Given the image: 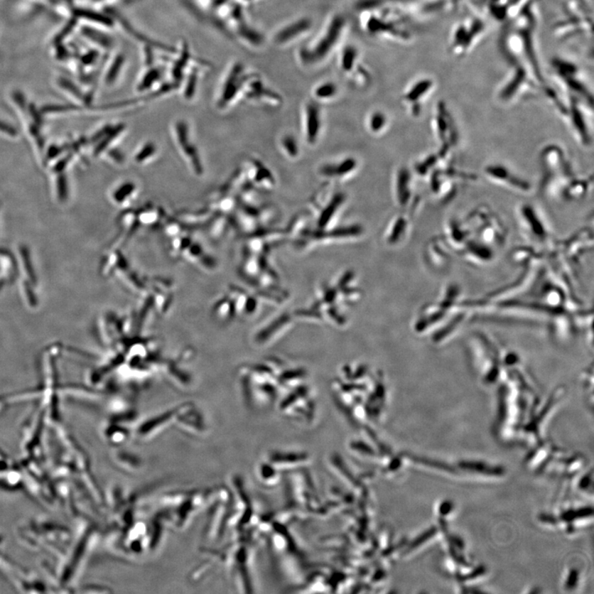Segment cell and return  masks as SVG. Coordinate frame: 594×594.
<instances>
[{
  "instance_id": "cell-14",
  "label": "cell",
  "mask_w": 594,
  "mask_h": 594,
  "mask_svg": "<svg viewBox=\"0 0 594 594\" xmlns=\"http://www.w3.org/2000/svg\"><path fill=\"white\" fill-rule=\"evenodd\" d=\"M396 198L401 207H408L411 202V174L406 168H401L397 172L396 178Z\"/></svg>"
},
{
  "instance_id": "cell-18",
  "label": "cell",
  "mask_w": 594,
  "mask_h": 594,
  "mask_svg": "<svg viewBox=\"0 0 594 594\" xmlns=\"http://www.w3.org/2000/svg\"><path fill=\"white\" fill-rule=\"evenodd\" d=\"M409 224V219L404 215H399L394 218L386 234L387 242L394 245L401 242L407 232Z\"/></svg>"
},
{
  "instance_id": "cell-2",
  "label": "cell",
  "mask_w": 594,
  "mask_h": 594,
  "mask_svg": "<svg viewBox=\"0 0 594 594\" xmlns=\"http://www.w3.org/2000/svg\"><path fill=\"white\" fill-rule=\"evenodd\" d=\"M431 130L439 146L437 151L443 163H453L454 148L458 145V133L452 115L444 102L435 107L431 121Z\"/></svg>"
},
{
  "instance_id": "cell-23",
  "label": "cell",
  "mask_w": 594,
  "mask_h": 594,
  "mask_svg": "<svg viewBox=\"0 0 594 594\" xmlns=\"http://www.w3.org/2000/svg\"><path fill=\"white\" fill-rule=\"evenodd\" d=\"M336 94L337 87L332 83L320 85L315 91L316 98L322 100L332 99Z\"/></svg>"
},
{
  "instance_id": "cell-8",
  "label": "cell",
  "mask_w": 594,
  "mask_h": 594,
  "mask_svg": "<svg viewBox=\"0 0 594 594\" xmlns=\"http://www.w3.org/2000/svg\"><path fill=\"white\" fill-rule=\"evenodd\" d=\"M568 102L565 116L568 124L580 144L590 146L592 142V126L588 124V117L583 109V104L570 97Z\"/></svg>"
},
{
  "instance_id": "cell-24",
  "label": "cell",
  "mask_w": 594,
  "mask_h": 594,
  "mask_svg": "<svg viewBox=\"0 0 594 594\" xmlns=\"http://www.w3.org/2000/svg\"><path fill=\"white\" fill-rule=\"evenodd\" d=\"M357 53L353 48H347L344 50L342 55L341 64L342 68L345 71L352 70L353 63H355Z\"/></svg>"
},
{
  "instance_id": "cell-15",
  "label": "cell",
  "mask_w": 594,
  "mask_h": 594,
  "mask_svg": "<svg viewBox=\"0 0 594 594\" xmlns=\"http://www.w3.org/2000/svg\"><path fill=\"white\" fill-rule=\"evenodd\" d=\"M357 161L355 158H347L345 161H342L336 163H330V165H325L322 166L320 170V173L323 177L330 178L335 179H342L357 170Z\"/></svg>"
},
{
  "instance_id": "cell-1",
  "label": "cell",
  "mask_w": 594,
  "mask_h": 594,
  "mask_svg": "<svg viewBox=\"0 0 594 594\" xmlns=\"http://www.w3.org/2000/svg\"><path fill=\"white\" fill-rule=\"evenodd\" d=\"M540 190L550 198H559L562 188L576 176L567 153L558 145H548L540 153Z\"/></svg>"
},
{
  "instance_id": "cell-6",
  "label": "cell",
  "mask_w": 594,
  "mask_h": 594,
  "mask_svg": "<svg viewBox=\"0 0 594 594\" xmlns=\"http://www.w3.org/2000/svg\"><path fill=\"white\" fill-rule=\"evenodd\" d=\"M484 174L489 181L509 191L519 193H529L531 191V186L529 181L501 163H491L486 166Z\"/></svg>"
},
{
  "instance_id": "cell-22",
  "label": "cell",
  "mask_w": 594,
  "mask_h": 594,
  "mask_svg": "<svg viewBox=\"0 0 594 594\" xmlns=\"http://www.w3.org/2000/svg\"><path fill=\"white\" fill-rule=\"evenodd\" d=\"M281 146L284 148L286 155L290 158H296L299 155L298 144L293 136H285L281 141Z\"/></svg>"
},
{
  "instance_id": "cell-5",
  "label": "cell",
  "mask_w": 594,
  "mask_h": 594,
  "mask_svg": "<svg viewBox=\"0 0 594 594\" xmlns=\"http://www.w3.org/2000/svg\"><path fill=\"white\" fill-rule=\"evenodd\" d=\"M555 68L561 80L568 90V95L593 109V95L585 84L578 79L576 66L570 61L563 59L553 60Z\"/></svg>"
},
{
  "instance_id": "cell-20",
  "label": "cell",
  "mask_w": 594,
  "mask_h": 594,
  "mask_svg": "<svg viewBox=\"0 0 594 594\" xmlns=\"http://www.w3.org/2000/svg\"><path fill=\"white\" fill-rule=\"evenodd\" d=\"M309 28L310 21H308V20H301V21L291 24L288 26V28L281 30V32L276 35V40L279 43H288L291 39L297 37V36H299L301 33L305 32V31Z\"/></svg>"
},
{
  "instance_id": "cell-13",
  "label": "cell",
  "mask_w": 594,
  "mask_h": 594,
  "mask_svg": "<svg viewBox=\"0 0 594 594\" xmlns=\"http://www.w3.org/2000/svg\"><path fill=\"white\" fill-rule=\"evenodd\" d=\"M304 134L309 144H315L318 140L321 122L319 107L313 102L307 104L305 110Z\"/></svg>"
},
{
  "instance_id": "cell-10",
  "label": "cell",
  "mask_w": 594,
  "mask_h": 594,
  "mask_svg": "<svg viewBox=\"0 0 594 594\" xmlns=\"http://www.w3.org/2000/svg\"><path fill=\"white\" fill-rule=\"evenodd\" d=\"M485 24L480 19H474L470 24L462 23L455 30L452 40L454 54L462 56L468 53L475 40L482 34Z\"/></svg>"
},
{
  "instance_id": "cell-21",
  "label": "cell",
  "mask_w": 594,
  "mask_h": 594,
  "mask_svg": "<svg viewBox=\"0 0 594 594\" xmlns=\"http://www.w3.org/2000/svg\"><path fill=\"white\" fill-rule=\"evenodd\" d=\"M387 124V119L382 112H376L371 116L368 126L371 132L378 134L385 129Z\"/></svg>"
},
{
  "instance_id": "cell-11",
  "label": "cell",
  "mask_w": 594,
  "mask_h": 594,
  "mask_svg": "<svg viewBox=\"0 0 594 594\" xmlns=\"http://www.w3.org/2000/svg\"><path fill=\"white\" fill-rule=\"evenodd\" d=\"M593 186V176L578 178L576 176L563 188L560 199L566 202L578 201L585 198Z\"/></svg>"
},
{
  "instance_id": "cell-4",
  "label": "cell",
  "mask_w": 594,
  "mask_h": 594,
  "mask_svg": "<svg viewBox=\"0 0 594 594\" xmlns=\"http://www.w3.org/2000/svg\"><path fill=\"white\" fill-rule=\"evenodd\" d=\"M517 218L520 229L531 242L547 244L551 238V230L544 216L534 204L524 202L517 209Z\"/></svg>"
},
{
  "instance_id": "cell-16",
  "label": "cell",
  "mask_w": 594,
  "mask_h": 594,
  "mask_svg": "<svg viewBox=\"0 0 594 594\" xmlns=\"http://www.w3.org/2000/svg\"><path fill=\"white\" fill-rule=\"evenodd\" d=\"M345 193L342 192L335 193L331 198L319 215L318 220H317V230H326L328 225L334 219L335 214L340 211L342 204L345 203Z\"/></svg>"
},
{
  "instance_id": "cell-7",
  "label": "cell",
  "mask_w": 594,
  "mask_h": 594,
  "mask_svg": "<svg viewBox=\"0 0 594 594\" xmlns=\"http://www.w3.org/2000/svg\"><path fill=\"white\" fill-rule=\"evenodd\" d=\"M344 27L345 19L339 16L335 17L330 24L329 28L327 29L325 35L323 36L318 43L315 45V48L302 51L301 58L305 63L309 64L319 63L334 48Z\"/></svg>"
},
{
  "instance_id": "cell-12",
  "label": "cell",
  "mask_w": 594,
  "mask_h": 594,
  "mask_svg": "<svg viewBox=\"0 0 594 594\" xmlns=\"http://www.w3.org/2000/svg\"><path fill=\"white\" fill-rule=\"evenodd\" d=\"M433 82L429 79H423L414 84L404 97V100L411 104V112L414 117H418L421 112V101L432 90Z\"/></svg>"
},
{
  "instance_id": "cell-19",
  "label": "cell",
  "mask_w": 594,
  "mask_h": 594,
  "mask_svg": "<svg viewBox=\"0 0 594 594\" xmlns=\"http://www.w3.org/2000/svg\"><path fill=\"white\" fill-rule=\"evenodd\" d=\"M115 423V424H112L109 428H107L105 436L107 441L114 445V447H122L129 441L132 432L128 428V425L119 422Z\"/></svg>"
},
{
  "instance_id": "cell-9",
  "label": "cell",
  "mask_w": 594,
  "mask_h": 594,
  "mask_svg": "<svg viewBox=\"0 0 594 594\" xmlns=\"http://www.w3.org/2000/svg\"><path fill=\"white\" fill-rule=\"evenodd\" d=\"M183 406H178L143 422L135 430L134 434L137 440L146 442L155 438L171 425H176L179 413Z\"/></svg>"
},
{
  "instance_id": "cell-17",
  "label": "cell",
  "mask_w": 594,
  "mask_h": 594,
  "mask_svg": "<svg viewBox=\"0 0 594 594\" xmlns=\"http://www.w3.org/2000/svg\"><path fill=\"white\" fill-rule=\"evenodd\" d=\"M114 463L126 473H137L143 468V462L139 455L127 450H119L114 453Z\"/></svg>"
},
{
  "instance_id": "cell-3",
  "label": "cell",
  "mask_w": 594,
  "mask_h": 594,
  "mask_svg": "<svg viewBox=\"0 0 594 594\" xmlns=\"http://www.w3.org/2000/svg\"><path fill=\"white\" fill-rule=\"evenodd\" d=\"M473 237H477L480 242L491 247L503 243L506 230L503 222L488 207H479L464 219Z\"/></svg>"
}]
</instances>
